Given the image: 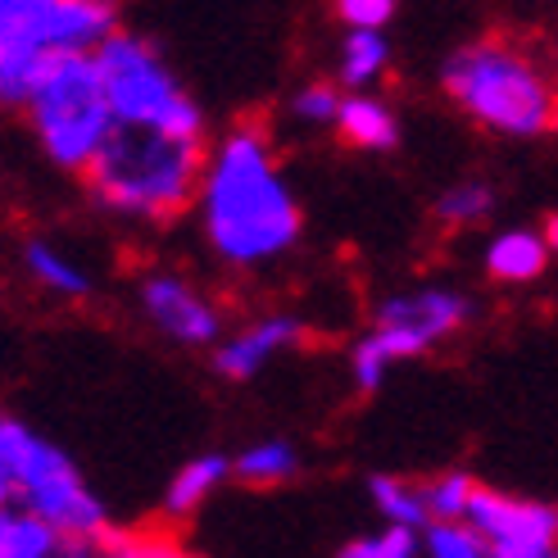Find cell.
<instances>
[{
    "label": "cell",
    "mask_w": 558,
    "mask_h": 558,
    "mask_svg": "<svg viewBox=\"0 0 558 558\" xmlns=\"http://www.w3.org/2000/svg\"><path fill=\"white\" fill-rule=\"evenodd\" d=\"M96 64L105 77V96L114 109V123L136 128H159L178 136H205V109L182 87L173 64L159 54L155 41L142 33H109L96 46Z\"/></svg>",
    "instance_id": "cell-7"
},
{
    "label": "cell",
    "mask_w": 558,
    "mask_h": 558,
    "mask_svg": "<svg viewBox=\"0 0 558 558\" xmlns=\"http://www.w3.org/2000/svg\"><path fill=\"white\" fill-rule=\"evenodd\" d=\"M46 5H54V0H0V46H5L23 23H33Z\"/></svg>",
    "instance_id": "cell-27"
},
{
    "label": "cell",
    "mask_w": 558,
    "mask_h": 558,
    "mask_svg": "<svg viewBox=\"0 0 558 558\" xmlns=\"http://www.w3.org/2000/svg\"><path fill=\"white\" fill-rule=\"evenodd\" d=\"M390 69V41L386 27H345L337 46V77L345 92H368Z\"/></svg>",
    "instance_id": "cell-16"
},
{
    "label": "cell",
    "mask_w": 558,
    "mask_h": 558,
    "mask_svg": "<svg viewBox=\"0 0 558 558\" xmlns=\"http://www.w3.org/2000/svg\"><path fill=\"white\" fill-rule=\"evenodd\" d=\"M0 505H14V490H10V477H5V463H0Z\"/></svg>",
    "instance_id": "cell-30"
},
{
    "label": "cell",
    "mask_w": 558,
    "mask_h": 558,
    "mask_svg": "<svg viewBox=\"0 0 558 558\" xmlns=\"http://www.w3.org/2000/svg\"><path fill=\"white\" fill-rule=\"evenodd\" d=\"M82 558H201L173 536L159 532H114L105 526L100 536H82Z\"/></svg>",
    "instance_id": "cell-20"
},
{
    "label": "cell",
    "mask_w": 558,
    "mask_h": 558,
    "mask_svg": "<svg viewBox=\"0 0 558 558\" xmlns=\"http://www.w3.org/2000/svg\"><path fill=\"white\" fill-rule=\"evenodd\" d=\"M331 10L345 27H386L396 19L400 0H331Z\"/></svg>",
    "instance_id": "cell-26"
},
{
    "label": "cell",
    "mask_w": 558,
    "mask_h": 558,
    "mask_svg": "<svg viewBox=\"0 0 558 558\" xmlns=\"http://www.w3.org/2000/svg\"><path fill=\"white\" fill-rule=\"evenodd\" d=\"M228 482H232V459L228 454L209 450V454L186 459L169 477V486H163V518H169V522L195 518Z\"/></svg>",
    "instance_id": "cell-14"
},
{
    "label": "cell",
    "mask_w": 558,
    "mask_h": 558,
    "mask_svg": "<svg viewBox=\"0 0 558 558\" xmlns=\"http://www.w3.org/2000/svg\"><path fill=\"white\" fill-rule=\"evenodd\" d=\"M368 499L373 509L386 526H404V532H423V526L432 522L427 513V495H423V482H409V477H390V472H381V477L368 482Z\"/></svg>",
    "instance_id": "cell-19"
},
{
    "label": "cell",
    "mask_w": 558,
    "mask_h": 558,
    "mask_svg": "<svg viewBox=\"0 0 558 558\" xmlns=\"http://www.w3.org/2000/svg\"><path fill=\"white\" fill-rule=\"evenodd\" d=\"M337 558H423V532H404V526H381L377 536L350 541Z\"/></svg>",
    "instance_id": "cell-25"
},
{
    "label": "cell",
    "mask_w": 558,
    "mask_h": 558,
    "mask_svg": "<svg viewBox=\"0 0 558 558\" xmlns=\"http://www.w3.org/2000/svg\"><path fill=\"white\" fill-rule=\"evenodd\" d=\"M554 259V250L545 241V228H505V232H495L486 241V277L499 287H526V282H536V277H545Z\"/></svg>",
    "instance_id": "cell-12"
},
{
    "label": "cell",
    "mask_w": 558,
    "mask_h": 558,
    "mask_svg": "<svg viewBox=\"0 0 558 558\" xmlns=\"http://www.w3.org/2000/svg\"><path fill=\"white\" fill-rule=\"evenodd\" d=\"M337 132L354 150L386 155V150L400 146V114L377 92H345L341 114H337Z\"/></svg>",
    "instance_id": "cell-13"
},
{
    "label": "cell",
    "mask_w": 558,
    "mask_h": 558,
    "mask_svg": "<svg viewBox=\"0 0 558 558\" xmlns=\"http://www.w3.org/2000/svg\"><path fill=\"white\" fill-rule=\"evenodd\" d=\"M423 558H495V549L468 522H427Z\"/></svg>",
    "instance_id": "cell-22"
},
{
    "label": "cell",
    "mask_w": 558,
    "mask_h": 558,
    "mask_svg": "<svg viewBox=\"0 0 558 558\" xmlns=\"http://www.w3.org/2000/svg\"><path fill=\"white\" fill-rule=\"evenodd\" d=\"M440 92L468 123L509 142L558 132V60L526 37L486 33L454 46L440 64Z\"/></svg>",
    "instance_id": "cell-2"
},
{
    "label": "cell",
    "mask_w": 558,
    "mask_h": 558,
    "mask_svg": "<svg viewBox=\"0 0 558 558\" xmlns=\"http://www.w3.org/2000/svg\"><path fill=\"white\" fill-rule=\"evenodd\" d=\"M23 268L46 295H60V300H87L92 295V272L54 241H41V236L27 241L23 245Z\"/></svg>",
    "instance_id": "cell-15"
},
{
    "label": "cell",
    "mask_w": 558,
    "mask_h": 558,
    "mask_svg": "<svg viewBox=\"0 0 558 558\" xmlns=\"http://www.w3.org/2000/svg\"><path fill=\"white\" fill-rule=\"evenodd\" d=\"M64 536L23 505H0V558H54Z\"/></svg>",
    "instance_id": "cell-18"
},
{
    "label": "cell",
    "mask_w": 558,
    "mask_h": 558,
    "mask_svg": "<svg viewBox=\"0 0 558 558\" xmlns=\"http://www.w3.org/2000/svg\"><path fill=\"white\" fill-rule=\"evenodd\" d=\"M495 214V186L482 178H463L454 186H445L436 195V222L450 232H468V228H482V222Z\"/></svg>",
    "instance_id": "cell-21"
},
{
    "label": "cell",
    "mask_w": 558,
    "mask_h": 558,
    "mask_svg": "<svg viewBox=\"0 0 558 558\" xmlns=\"http://www.w3.org/2000/svg\"><path fill=\"white\" fill-rule=\"evenodd\" d=\"M304 345V323L295 314H264L236 331H222L214 345V373L228 381H255L277 354Z\"/></svg>",
    "instance_id": "cell-11"
},
{
    "label": "cell",
    "mask_w": 558,
    "mask_h": 558,
    "mask_svg": "<svg viewBox=\"0 0 558 558\" xmlns=\"http://www.w3.org/2000/svg\"><path fill=\"white\" fill-rule=\"evenodd\" d=\"M468 318H472V300L454 287H413V291H396V295L377 300L373 327L350 350L354 386L364 390V396H373L390 377V368L459 337Z\"/></svg>",
    "instance_id": "cell-6"
},
{
    "label": "cell",
    "mask_w": 558,
    "mask_h": 558,
    "mask_svg": "<svg viewBox=\"0 0 558 558\" xmlns=\"http://www.w3.org/2000/svg\"><path fill=\"white\" fill-rule=\"evenodd\" d=\"M0 463H5L14 505L46 518L60 536H100L109 526V513L82 468L54 440L5 413H0Z\"/></svg>",
    "instance_id": "cell-4"
},
{
    "label": "cell",
    "mask_w": 558,
    "mask_h": 558,
    "mask_svg": "<svg viewBox=\"0 0 558 558\" xmlns=\"http://www.w3.org/2000/svg\"><path fill=\"white\" fill-rule=\"evenodd\" d=\"M109 33H119V0H54L10 41L46 60H64V54H92Z\"/></svg>",
    "instance_id": "cell-10"
},
{
    "label": "cell",
    "mask_w": 558,
    "mask_h": 558,
    "mask_svg": "<svg viewBox=\"0 0 558 558\" xmlns=\"http://www.w3.org/2000/svg\"><path fill=\"white\" fill-rule=\"evenodd\" d=\"M495 554H526V549H554L558 545V509L545 499L505 495L495 486H477L463 518Z\"/></svg>",
    "instance_id": "cell-9"
},
{
    "label": "cell",
    "mask_w": 558,
    "mask_h": 558,
    "mask_svg": "<svg viewBox=\"0 0 558 558\" xmlns=\"http://www.w3.org/2000/svg\"><path fill=\"white\" fill-rule=\"evenodd\" d=\"M495 558H558V545L554 549H526V554H495Z\"/></svg>",
    "instance_id": "cell-28"
},
{
    "label": "cell",
    "mask_w": 558,
    "mask_h": 558,
    "mask_svg": "<svg viewBox=\"0 0 558 558\" xmlns=\"http://www.w3.org/2000/svg\"><path fill=\"white\" fill-rule=\"evenodd\" d=\"M27 128H33L41 155L64 173H82L105 146V136L114 132V109L105 96V77L92 54H64L54 64L37 96L23 109Z\"/></svg>",
    "instance_id": "cell-5"
},
{
    "label": "cell",
    "mask_w": 558,
    "mask_h": 558,
    "mask_svg": "<svg viewBox=\"0 0 558 558\" xmlns=\"http://www.w3.org/2000/svg\"><path fill=\"white\" fill-rule=\"evenodd\" d=\"M205 136L114 123L96 159L82 169L92 201L128 222H173L195 205L205 169Z\"/></svg>",
    "instance_id": "cell-3"
},
{
    "label": "cell",
    "mask_w": 558,
    "mask_h": 558,
    "mask_svg": "<svg viewBox=\"0 0 558 558\" xmlns=\"http://www.w3.org/2000/svg\"><path fill=\"white\" fill-rule=\"evenodd\" d=\"M423 495H427L432 522H463L472 495H477V482H472L468 472H440V477L423 482Z\"/></svg>",
    "instance_id": "cell-23"
},
{
    "label": "cell",
    "mask_w": 558,
    "mask_h": 558,
    "mask_svg": "<svg viewBox=\"0 0 558 558\" xmlns=\"http://www.w3.org/2000/svg\"><path fill=\"white\" fill-rule=\"evenodd\" d=\"M341 100H345V92L337 87V82L314 77V82H304V87L291 96V119L304 123V128H337Z\"/></svg>",
    "instance_id": "cell-24"
},
{
    "label": "cell",
    "mask_w": 558,
    "mask_h": 558,
    "mask_svg": "<svg viewBox=\"0 0 558 558\" xmlns=\"http://www.w3.org/2000/svg\"><path fill=\"white\" fill-rule=\"evenodd\" d=\"M545 241H549V250L558 255V214H549V222H545Z\"/></svg>",
    "instance_id": "cell-29"
},
{
    "label": "cell",
    "mask_w": 558,
    "mask_h": 558,
    "mask_svg": "<svg viewBox=\"0 0 558 558\" xmlns=\"http://www.w3.org/2000/svg\"><path fill=\"white\" fill-rule=\"evenodd\" d=\"M142 314L150 318L155 331H163L173 345H186V350H214L222 341V310L209 291H201L182 272H169V268H155L142 277Z\"/></svg>",
    "instance_id": "cell-8"
},
{
    "label": "cell",
    "mask_w": 558,
    "mask_h": 558,
    "mask_svg": "<svg viewBox=\"0 0 558 558\" xmlns=\"http://www.w3.org/2000/svg\"><path fill=\"white\" fill-rule=\"evenodd\" d=\"M300 472V454L295 445L282 440V436H268V440H255L232 459V477L250 490H272V486H287Z\"/></svg>",
    "instance_id": "cell-17"
},
{
    "label": "cell",
    "mask_w": 558,
    "mask_h": 558,
    "mask_svg": "<svg viewBox=\"0 0 558 558\" xmlns=\"http://www.w3.org/2000/svg\"><path fill=\"white\" fill-rule=\"evenodd\" d=\"M201 236L218 264L236 272H259L287 259L304 236V209L277 159L264 123H232L205 150L201 186H195Z\"/></svg>",
    "instance_id": "cell-1"
}]
</instances>
